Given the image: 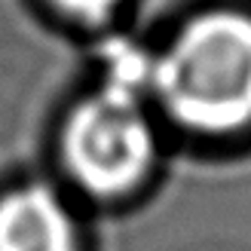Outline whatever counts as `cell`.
<instances>
[{"instance_id":"cell-1","label":"cell","mask_w":251,"mask_h":251,"mask_svg":"<svg viewBox=\"0 0 251 251\" xmlns=\"http://www.w3.org/2000/svg\"><path fill=\"white\" fill-rule=\"evenodd\" d=\"M169 117L190 132L227 135L251 123V16L199 12L150 71Z\"/></svg>"},{"instance_id":"cell-2","label":"cell","mask_w":251,"mask_h":251,"mask_svg":"<svg viewBox=\"0 0 251 251\" xmlns=\"http://www.w3.org/2000/svg\"><path fill=\"white\" fill-rule=\"evenodd\" d=\"M65 169L83 190L117 196L147 175L156 138L129 89L110 86L74 107L61 135Z\"/></svg>"},{"instance_id":"cell-3","label":"cell","mask_w":251,"mask_h":251,"mask_svg":"<svg viewBox=\"0 0 251 251\" xmlns=\"http://www.w3.org/2000/svg\"><path fill=\"white\" fill-rule=\"evenodd\" d=\"M74 218L55 190L28 184L0 196V251H74Z\"/></svg>"},{"instance_id":"cell-4","label":"cell","mask_w":251,"mask_h":251,"mask_svg":"<svg viewBox=\"0 0 251 251\" xmlns=\"http://www.w3.org/2000/svg\"><path fill=\"white\" fill-rule=\"evenodd\" d=\"M58 9H65L68 16L74 19H83L89 25H98V22H107L114 16V9L120 6V0H52Z\"/></svg>"}]
</instances>
